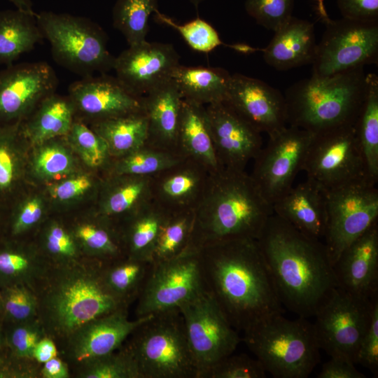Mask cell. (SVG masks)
Segmentation results:
<instances>
[{
	"label": "cell",
	"instance_id": "44dd1931",
	"mask_svg": "<svg viewBox=\"0 0 378 378\" xmlns=\"http://www.w3.org/2000/svg\"><path fill=\"white\" fill-rule=\"evenodd\" d=\"M69 97L75 109V115L91 120L92 122L143 109L142 97L129 92L116 78L106 74L89 76L71 83Z\"/></svg>",
	"mask_w": 378,
	"mask_h": 378
},
{
	"label": "cell",
	"instance_id": "ee69618b",
	"mask_svg": "<svg viewBox=\"0 0 378 378\" xmlns=\"http://www.w3.org/2000/svg\"><path fill=\"white\" fill-rule=\"evenodd\" d=\"M2 298V323H15L38 318L36 292L25 285L0 288Z\"/></svg>",
	"mask_w": 378,
	"mask_h": 378
},
{
	"label": "cell",
	"instance_id": "60d3db41",
	"mask_svg": "<svg viewBox=\"0 0 378 378\" xmlns=\"http://www.w3.org/2000/svg\"><path fill=\"white\" fill-rule=\"evenodd\" d=\"M74 371L78 378H141L132 356L123 344L115 351L74 365Z\"/></svg>",
	"mask_w": 378,
	"mask_h": 378
},
{
	"label": "cell",
	"instance_id": "ffe728a7",
	"mask_svg": "<svg viewBox=\"0 0 378 378\" xmlns=\"http://www.w3.org/2000/svg\"><path fill=\"white\" fill-rule=\"evenodd\" d=\"M130 319L121 309L83 325L60 344L64 359L74 366L118 349L130 334L149 316Z\"/></svg>",
	"mask_w": 378,
	"mask_h": 378
},
{
	"label": "cell",
	"instance_id": "94428289",
	"mask_svg": "<svg viewBox=\"0 0 378 378\" xmlns=\"http://www.w3.org/2000/svg\"><path fill=\"white\" fill-rule=\"evenodd\" d=\"M15 5L18 9L24 11H31L32 9L31 3L29 0H9Z\"/></svg>",
	"mask_w": 378,
	"mask_h": 378
},
{
	"label": "cell",
	"instance_id": "484cf974",
	"mask_svg": "<svg viewBox=\"0 0 378 378\" xmlns=\"http://www.w3.org/2000/svg\"><path fill=\"white\" fill-rule=\"evenodd\" d=\"M182 100L172 79L142 97V106L148 120L147 144L177 151Z\"/></svg>",
	"mask_w": 378,
	"mask_h": 378
},
{
	"label": "cell",
	"instance_id": "8d00e7d4",
	"mask_svg": "<svg viewBox=\"0 0 378 378\" xmlns=\"http://www.w3.org/2000/svg\"><path fill=\"white\" fill-rule=\"evenodd\" d=\"M368 177L378 181V77L366 74L365 94L355 123Z\"/></svg>",
	"mask_w": 378,
	"mask_h": 378
},
{
	"label": "cell",
	"instance_id": "603a6c76",
	"mask_svg": "<svg viewBox=\"0 0 378 378\" xmlns=\"http://www.w3.org/2000/svg\"><path fill=\"white\" fill-rule=\"evenodd\" d=\"M209 173L202 164L186 158L151 176L152 200L169 214L194 210Z\"/></svg>",
	"mask_w": 378,
	"mask_h": 378
},
{
	"label": "cell",
	"instance_id": "4316f807",
	"mask_svg": "<svg viewBox=\"0 0 378 378\" xmlns=\"http://www.w3.org/2000/svg\"><path fill=\"white\" fill-rule=\"evenodd\" d=\"M176 150L210 173L223 168L216 155L204 105L183 99Z\"/></svg>",
	"mask_w": 378,
	"mask_h": 378
},
{
	"label": "cell",
	"instance_id": "cb8c5ba5",
	"mask_svg": "<svg viewBox=\"0 0 378 378\" xmlns=\"http://www.w3.org/2000/svg\"><path fill=\"white\" fill-rule=\"evenodd\" d=\"M273 213L303 234L321 240L327 225L326 189L307 178L272 204Z\"/></svg>",
	"mask_w": 378,
	"mask_h": 378
},
{
	"label": "cell",
	"instance_id": "6125c7cd",
	"mask_svg": "<svg viewBox=\"0 0 378 378\" xmlns=\"http://www.w3.org/2000/svg\"><path fill=\"white\" fill-rule=\"evenodd\" d=\"M7 347L5 342V336L3 323L0 321V357L6 352Z\"/></svg>",
	"mask_w": 378,
	"mask_h": 378
},
{
	"label": "cell",
	"instance_id": "680465c9",
	"mask_svg": "<svg viewBox=\"0 0 378 378\" xmlns=\"http://www.w3.org/2000/svg\"><path fill=\"white\" fill-rule=\"evenodd\" d=\"M4 145H0V188L8 187L14 178L15 164L13 158Z\"/></svg>",
	"mask_w": 378,
	"mask_h": 378
},
{
	"label": "cell",
	"instance_id": "7bdbcfd3",
	"mask_svg": "<svg viewBox=\"0 0 378 378\" xmlns=\"http://www.w3.org/2000/svg\"><path fill=\"white\" fill-rule=\"evenodd\" d=\"M84 162L92 168L108 169L112 158L104 139L80 120H75L66 135Z\"/></svg>",
	"mask_w": 378,
	"mask_h": 378
},
{
	"label": "cell",
	"instance_id": "91938a15",
	"mask_svg": "<svg viewBox=\"0 0 378 378\" xmlns=\"http://www.w3.org/2000/svg\"><path fill=\"white\" fill-rule=\"evenodd\" d=\"M316 9L320 18L326 23L329 21L328 13L324 5V0H316Z\"/></svg>",
	"mask_w": 378,
	"mask_h": 378
},
{
	"label": "cell",
	"instance_id": "681fc988",
	"mask_svg": "<svg viewBox=\"0 0 378 378\" xmlns=\"http://www.w3.org/2000/svg\"><path fill=\"white\" fill-rule=\"evenodd\" d=\"M216 363L204 378H265L266 371L260 362L246 354H233Z\"/></svg>",
	"mask_w": 378,
	"mask_h": 378
},
{
	"label": "cell",
	"instance_id": "5b68a950",
	"mask_svg": "<svg viewBox=\"0 0 378 378\" xmlns=\"http://www.w3.org/2000/svg\"><path fill=\"white\" fill-rule=\"evenodd\" d=\"M366 74L360 67L295 83L284 94L288 125L314 134L354 125L365 98Z\"/></svg>",
	"mask_w": 378,
	"mask_h": 378
},
{
	"label": "cell",
	"instance_id": "277c9868",
	"mask_svg": "<svg viewBox=\"0 0 378 378\" xmlns=\"http://www.w3.org/2000/svg\"><path fill=\"white\" fill-rule=\"evenodd\" d=\"M103 265L84 258L74 263L51 266L38 286V318L46 335L57 344L88 322L128 309L107 289Z\"/></svg>",
	"mask_w": 378,
	"mask_h": 378
},
{
	"label": "cell",
	"instance_id": "e7e4bbea",
	"mask_svg": "<svg viewBox=\"0 0 378 378\" xmlns=\"http://www.w3.org/2000/svg\"><path fill=\"white\" fill-rule=\"evenodd\" d=\"M205 0H190V1L196 7H198V5L203 2Z\"/></svg>",
	"mask_w": 378,
	"mask_h": 378
},
{
	"label": "cell",
	"instance_id": "4dcf8cb0",
	"mask_svg": "<svg viewBox=\"0 0 378 378\" xmlns=\"http://www.w3.org/2000/svg\"><path fill=\"white\" fill-rule=\"evenodd\" d=\"M34 111L22 131L31 142L38 145L66 136L75 120V109L69 95L54 92L46 97Z\"/></svg>",
	"mask_w": 378,
	"mask_h": 378
},
{
	"label": "cell",
	"instance_id": "f6af8a7d",
	"mask_svg": "<svg viewBox=\"0 0 378 378\" xmlns=\"http://www.w3.org/2000/svg\"><path fill=\"white\" fill-rule=\"evenodd\" d=\"M157 21L176 29L194 50L207 53L220 45H224L217 31L211 24L197 18L184 24H178L158 10L155 13Z\"/></svg>",
	"mask_w": 378,
	"mask_h": 378
},
{
	"label": "cell",
	"instance_id": "bcb514c9",
	"mask_svg": "<svg viewBox=\"0 0 378 378\" xmlns=\"http://www.w3.org/2000/svg\"><path fill=\"white\" fill-rule=\"evenodd\" d=\"M3 327L9 354L20 359H33L36 344L47 335L38 318L20 323H3Z\"/></svg>",
	"mask_w": 378,
	"mask_h": 378
},
{
	"label": "cell",
	"instance_id": "7402d4cb",
	"mask_svg": "<svg viewBox=\"0 0 378 378\" xmlns=\"http://www.w3.org/2000/svg\"><path fill=\"white\" fill-rule=\"evenodd\" d=\"M337 288L368 299L378 296V221L351 242L332 265Z\"/></svg>",
	"mask_w": 378,
	"mask_h": 378
},
{
	"label": "cell",
	"instance_id": "7a4b0ae2",
	"mask_svg": "<svg viewBox=\"0 0 378 378\" xmlns=\"http://www.w3.org/2000/svg\"><path fill=\"white\" fill-rule=\"evenodd\" d=\"M256 240L281 304L298 316H314L337 287L324 243L274 214Z\"/></svg>",
	"mask_w": 378,
	"mask_h": 378
},
{
	"label": "cell",
	"instance_id": "ba28073f",
	"mask_svg": "<svg viewBox=\"0 0 378 378\" xmlns=\"http://www.w3.org/2000/svg\"><path fill=\"white\" fill-rule=\"evenodd\" d=\"M36 19L51 47L53 59L82 78L106 74L115 58L108 50V36L90 19L69 13L42 11Z\"/></svg>",
	"mask_w": 378,
	"mask_h": 378
},
{
	"label": "cell",
	"instance_id": "d4e9b609",
	"mask_svg": "<svg viewBox=\"0 0 378 378\" xmlns=\"http://www.w3.org/2000/svg\"><path fill=\"white\" fill-rule=\"evenodd\" d=\"M314 25L311 22L290 17L274 34L262 52L265 62L278 70L312 64L316 53Z\"/></svg>",
	"mask_w": 378,
	"mask_h": 378
},
{
	"label": "cell",
	"instance_id": "816d5d0a",
	"mask_svg": "<svg viewBox=\"0 0 378 378\" xmlns=\"http://www.w3.org/2000/svg\"><path fill=\"white\" fill-rule=\"evenodd\" d=\"M342 18L378 22V0H337Z\"/></svg>",
	"mask_w": 378,
	"mask_h": 378
},
{
	"label": "cell",
	"instance_id": "d6a6232c",
	"mask_svg": "<svg viewBox=\"0 0 378 378\" xmlns=\"http://www.w3.org/2000/svg\"><path fill=\"white\" fill-rule=\"evenodd\" d=\"M83 255L107 263L125 255L118 224L99 215V219L81 223L71 230Z\"/></svg>",
	"mask_w": 378,
	"mask_h": 378
},
{
	"label": "cell",
	"instance_id": "30bf717a",
	"mask_svg": "<svg viewBox=\"0 0 378 378\" xmlns=\"http://www.w3.org/2000/svg\"><path fill=\"white\" fill-rule=\"evenodd\" d=\"M378 298L368 299L335 288L317 312L313 323L320 349L356 364L361 340L366 332Z\"/></svg>",
	"mask_w": 378,
	"mask_h": 378
},
{
	"label": "cell",
	"instance_id": "836d02e7",
	"mask_svg": "<svg viewBox=\"0 0 378 378\" xmlns=\"http://www.w3.org/2000/svg\"><path fill=\"white\" fill-rule=\"evenodd\" d=\"M91 128L106 141L112 158L127 155L147 143L148 120L144 109L92 122Z\"/></svg>",
	"mask_w": 378,
	"mask_h": 378
},
{
	"label": "cell",
	"instance_id": "4fadbf2b",
	"mask_svg": "<svg viewBox=\"0 0 378 378\" xmlns=\"http://www.w3.org/2000/svg\"><path fill=\"white\" fill-rule=\"evenodd\" d=\"M197 378L232 354L242 341L215 302L204 292L179 307Z\"/></svg>",
	"mask_w": 378,
	"mask_h": 378
},
{
	"label": "cell",
	"instance_id": "f1b7e54d",
	"mask_svg": "<svg viewBox=\"0 0 378 378\" xmlns=\"http://www.w3.org/2000/svg\"><path fill=\"white\" fill-rule=\"evenodd\" d=\"M151 200V176L109 175L102 192L99 215L117 223Z\"/></svg>",
	"mask_w": 378,
	"mask_h": 378
},
{
	"label": "cell",
	"instance_id": "db71d44e",
	"mask_svg": "<svg viewBox=\"0 0 378 378\" xmlns=\"http://www.w3.org/2000/svg\"><path fill=\"white\" fill-rule=\"evenodd\" d=\"M351 360L339 356H332L324 363L318 378H365V375L357 370Z\"/></svg>",
	"mask_w": 378,
	"mask_h": 378
},
{
	"label": "cell",
	"instance_id": "c3c4849f",
	"mask_svg": "<svg viewBox=\"0 0 378 378\" xmlns=\"http://www.w3.org/2000/svg\"><path fill=\"white\" fill-rule=\"evenodd\" d=\"M293 0H246L245 10L258 24L276 31L292 17Z\"/></svg>",
	"mask_w": 378,
	"mask_h": 378
},
{
	"label": "cell",
	"instance_id": "ac0fdd59",
	"mask_svg": "<svg viewBox=\"0 0 378 378\" xmlns=\"http://www.w3.org/2000/svg\"><path fill=\"white\" fill-rule=\"evenodd\" d=\"M58 79L45 62L10 64L0 71V118L14 119L32 113L55 92Z\"/></svg>",
	"mask_w": 378,
	"mask_h": 378
},
{
	"label": "cell",
	"instance_id": "52a82bcc",
	"mask_svg": "<svg viewBox=\"0 0 378 378\" xmlns=\"http://www.w3.org/2000/svg\"><path fill=\"white\" fill-rule=\"evenodd\" d=\"M127 339L141 378H197L179 309L150 315Z\"/></svg>",
	"mask_w": 378,
	"mask_h": 378
},
{
	"label": "cell",
	"instance_id": "6da1fadb",
	"mask_svg": "<svg viewBox=\"0 0 378 378\" xmlns=\"http://www.w3.org/2000/svg\"><path fill=\"white\" fill-rule=\"evenodd\" d=\"M198 252L203 290L236 330L244 332L282 314L283 305L256 239L225 240Z\"/></svg>",
	"mask_w": 378,
	"mask_h": 378
},
{
	"label": "cell",
	"instance_id": "9c48e42d",
	"mask_svg": "<svg viewBox=\"0 0 378 378\" xmlns=\"http://www.w3.org/2000/svg\"><path fill=\"white\" fill-rule=\"evenodd\" d=\"M369 178L326 189L323 239L332 265L342 251L378 221V189Z\"/></svg>",
	"mask_w": 378,
	"mask_h": 378
},
{
	"label": "cell",
	"instance_id": "e0dca14e",
	"mask_svg": "<svg viewBox=\"0 0 378 378\" xmlns=\"http://www.w3.org/2000/svg\"><path fill=\"white\" fill-rule=\"evenodd\" d=\"M179 64V55L172 44L146 41L121 52L115 58L113 70L129 92L143 97L170 80Z\"/></svg>",
	"mask_w": 378,
	"mask_h": 378
},
{
	"label": "cell",
	"instance_id": "9a60e30c",
	"mask_svg": "<svg viewBox=\"0 0 378 378\" xmlns=\"http://www.w3.org/2000/svg\"><path fill=\"white\" fill-rule=\"evenodd\" d=\"M315 134L288 125L269 137L255 158L251 175L265 199L272 204L292 186Z\"/></svg>",
	"mask_w": 378,
	"mask_h": 378
},
{
	"label": "cell",
	"instance_id": "b9f144b4",
	"mask_svg": "<svg viewBox=\"0 0 378 378\" xmlns=\"http://www.w3.org/2000/svg\"><path fill=\"white\" fill-rule=\"evenodd\" d=\"M41 253L52 266L64 265L84 258L72 233L57 222H51L42 234Z\"/></svg>",
	"mask_w": 378,
	"mask_h": 378
},
{
	"label": "cell",
	"instance_id": "f907efd6",
	"mask_svg": "<svg viewBox=\"0 0 378 378\" xmlns=\"http://www.w3.org/2000/svg\"><path fill=\"white\" fill-rule=\"evenodd\" d=\"M356 364H360L378 374V302L374 304L370 326L365 333L357 354Z\"/></svg>",
	"mask_w": 378,
	"mask_h": 378
},
{
	"label": "cell",
	"instance_id": "2e32d148",
	"mask_svg": "<svg viewBox=\"0 0 378 378\" xmlns=\"http://www.w3.org/2000/svg\"><path fill=\"white\" fill-rule=\"evenodd\" d=\"M259 132L272 136L288 125L284 94L265 82L241 74L231 75L225 100Z\"/></svg>",
	"mask_w": 378,
	"mask_h": 378
},
{
	"label": "cell",
	"instance_id": "be15d7a7",
	"mask_svg": "<svg viewBox=\"0 0 378 378\" xmlns=\"http://www.w3.org/2000/svg\"><path fill=\"white\" fill-rule=\"evenodd\" d=\"M2 316H3V306H2V298L0 292V321H2Z\"/></svg>",
	"mask_w": 378,
	"mask_h": 378
},
{
	"label": "cell",
	"instance_id": "74e56055",
	"mask_svg": "<svg viewBox=\"0 0 378 378\" xmlns=\"http://www.w3.org/2000/svg\"><path fill=\"white\" fill-rule=\"evenodd\" d=\"M186 159L177 151L146 144L123 156L112 158L108 175L153 176Z\"/></svg>",
	"mask_w": 378,
	"mask_h": 378
},
{
	"label": "cell",
	"instance_id": "3957f363",
	"mask_svg": "<svg viewBox=\"0 0 378 378\" xmlns=\"http://www.w3.org/2000/svg\"><path fill=\"white\" fill-rule=\"evenodd\" d=\"M193 212L187 250L197 251L229 239H257L274 214L250 174L225 167L209 173Z\"/></svg>",
	"mask_w": 378,
	"mask_h": 378
},
{
	"label": "cell",
	"instance_id": "83f0119b",
	"mask_svg": "<svg viewBox=\"0 0 378 378\" xmlns=\"http://www.w3.org/2000/svg\"><path fill=\"white\" fill-rule=\"evenodd\" d=\"M168 214L152 200L117 222L125 255L152 261L160 227Z\"/></svg>",
	"mask_w": 378,
	"mask_h": 378
},
{
	"label": "cell",
	"instance_id": "d6986e66",
	"mask_svg": "<svg viewBox=\"0 0 378 378\" xmlns=\"http://www.w3.org/2000/svg\"><path fill=\"white\" fill-rule=\"evenodd\" d=\"M205 106V114L216 155L222 167L245 170L262 148L261 133L225 102Z\"/></svg>",
	"mask_w": 378,
	"mask_h": 378
},
{
	"label": "cell",
	"instance_id": "7c38bea8",
	"mask_svg": "<svg viewBox=\"0 0 378 378\" xmlns=\"http://www.w3.org/2000/svg\"><path fill=\"white\" fill-rule=\"evenodd\" d=\"M302 171L325 189L369 178L355 125L315 134Z\"/></svg>",
	"mask_w": 378,
	"mask_h": 378
},
{
	"label": "cell",
	"instance_id": "f5cc1de1",
	"mask_svg": "<svg viewBox=\"0 0 378 378\" xmlns=\"http://www.w3.org/2000/svg\"><path fill=\"white\" fill-rule=\"evenodd\" d=\"M43 214V207L39 199L35 197L27 201L13 223V235H20L31 230L39 223Z\"/></svg>",
	"mask_w": 378,
	"mask_h": 378
},
{
	"label": "cell",
	"instance_id": "f35d334b",
	"mask_svg": "<svg viewBox=\"0 0 378 378\" xmlns=\"http://www.w3.org/2000/svg\"><path fill=\"white\" fill-rule=\"evenodd\" d=\"M193 221V210L167 215L160 227L153 249V263L174 258L187 250Z\"/></svg>",
	"mask_w": 378,
	"mask_h": 378
},
{
	"label": "cell",
	"instance_id": "1f68e13d",
	"mask_svg": "<svg viewBox=\"0 0 378 378\" xmlns=\"http://www.w3.org/2000/svg\"><path fill=\"white\" fill-rule=\"evenodd\" d=\"M36 15L18 8L0 11V63L12 64L44 38Z\"/></svg>",
	"mask_w": 378,
	"mask_h": 378
},
{
	"label": "cell",
	"instance_id": "6f0895ef",
	"mask_svg": "<svg viewBox=\"0 0 378 378\" xmlns=\"http://www.w3.org/2000/svg\"><path fill=\"white\" fill-rule=\"evenodd\" d=\"M59 356L56 342L50 337H43L36 345L33 352V359L40 365Z\"/></svg>",
	"mask_w": 378,
	"mask_h": 378
},
{
	"label": "cell",
	"instance_id": "ab89813d",
	"mask_svg": "<svg viewBox=\"0 0 378 378\" xmlns=\"http://www.w3.org/2000/svg\"><path fill=\"white\" fill-rule=\"evenodd\" d=\"M158 8V0H117L112 11L113 25L129 46L141 43L146 41L150 15Z\"/></svg>",
	"mask_w": 378,
	"mask_h": 378
},
{
	"label": "cell",
	"instance_id": "5bb4252c",
	"mask_svg": "<svg viewBox=\"0 0 378 378\" xmlns=\"http://www.w3.org/2000/svg\"><path fill=\"white\" fill-rule=\"evenodd\" d=\"M202 292L198 251L186 250L174 258L153 262L136 300V318L179 309Z\"/></svg>",
	"mask_w": 378,
	"mask_h": 378
},
{
	"label": "cell",
	"instance_id": "8fae6325",
	"mask_svg": "<svg viewBox=\"0 0 378 378\" xmlns=\"http://www.w3.org/2000/svg\"><path fill=\"white\" fill-rule=\"evenodd\" d=\"M325 24L312 64V76L330 77L377 63L378 22L342 18Z\"/></svg>",
	"mask_w": 378,
	"mask_h": 378
},
{
	"label": "cell",
	"instance_id": "f546056e",
	"mask_svg": "<svg viewBox=\"0 0 378 378\" xmlns=\"http://www.w3.org/2000/svg\"><path fill=\"white\" fill-rule=\"evenodd\" d=\"M230 78L231 74L222 68L181 64L171 76L183 99L204 106L225 100Z\"/></svg>",
	"mask_w": 378,
	"mask_h": 378
},
{
	"label": "cell",
	"instance_id": "7dc6e473",
	"mask_svg": "<svg viewBox=\"0 0 378 378\" xmlns=\"http://www.w3.org/2000/svg\"><path fill=\"white\" fill-rule=\"evenodd\" d=\"M40 146L33 162L35 172L39 176L52 178L72 170V158L62 145L51 139Z\"/></svg>",
	"mask_w": 378,
	"mask_h": 378
},
{
	"label": "cell",
	"instance_id": "11a10c76",
	"mask_svg": "<svg viewBox=\"0 0 378 378\" xmlns=\"http://www.w3.org/2000/svg\"><path fill=\"white\" fill-rule=\"evenodd\" d=\"M92 186V182L89 177L79 176L66 180L53 187L51 195L59 200H68L78 197Z\"/></svg>",
	"mask_w": 378,
	"mask_h": 378
},
{
	"label": "cell",
	"instance_id": "e575fe53",
	"mask_svg": "<svg viewBox=\"0 0 378 378\" xmlns=\"http://www.w3.org/2000/svg\"><path fill=\"white\" fill-rule=\"evenodd\" d=\"M51 266L41 251L34 248L0 249V288L20 284L36 292Z\"/></svg>",
	"mask_w": 378,
	"mask_h": 378
},
{
	"label": "cell",
	"instance_id": "9f6ffc18",
	"mask_svg": "<svg viewBox=\"0 0 378 378\" xmlns=\"http://www.w3.org/2000/svg\"><path fill=\"white\" fill-rule=\"evenodd\" d=\"M71 374L68 363L59 356L44 363L40 368V377L69 378Z\"/></svg>",
	"mask_w": 378,
	"mask_h": 378
},
{
	"label": "cell",
	"instance_id": "8992f818",
	"mask_svg": "<svg viewBox=\"0 0 378 378\" xmlns=\"http://www.w3.org/2000/svg\"><path fill=\"white\" fill-rule=\"evenodd\" d=\"M242 341L276 378H307L320 362V348L313 323L281 314L243 332Z\"/></svg>",
	"mask_w": 378,
	"mask_h": 378
},
{
	"label": "cell",
	"instance_id": "d590c367",
	"mask_svg": "<svg viewBox=\"0 0 378 378\" xmlns=\"http://www.w3.org/2000/svg\"><path fill=\"white\" fill-rule=\"evenodd\" d=\"M152 266V261L125 255L104 263L103 280L112 295L128 308L137 300Z\"/></svg>",
	"mask_w": 378,
	"mask_h": 378
}]
</instances>
